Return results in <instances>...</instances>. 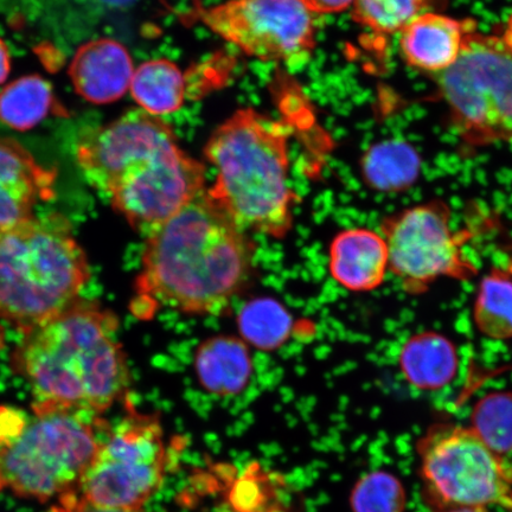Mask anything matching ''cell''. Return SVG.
<instances>
[{"label": "cell", "mask_w": 512, "mask_h": 512, "mask_svg": "<svg viewBox=\"0 0 512 512\" xmlns=\"http://www.w3.org/2000/svg\"><path fill=\"white\" fill-rule=\"evenodd\" d=\"M389 268L387 242L366 228L343 230L329 249L331 277L349 291L368 292L380 287Z\"/></svg>", "instance_id": "obj_15"}, {"label": "cell", "mask_w": 512, "mask_h": 512, "mask_svg": "<svg viewBox=\"0 0 512 512\" xmlns=\"http://www.w3.org/2000/svg\"><path fill=\"white\" fill-rule=\"evenodd\" d=\"M350 503L354 512H405L407 492L398 477L376 471L355 485Z\"/></svg>", "instance_id": "obj_25"}, {"label": "cell", "mask_w": 512, "mask_h": 512, "mask_svg": "<svg viewBox=\"0 0 512 512\" xmlns=\"http://www.w3.org/2000/svg\"><path fill=\"white\" fill-rule=\"evenodd\" d=\"M420 475L441 512L498 507L512 512V464L471 427L435 425L419 440Z\"/></svg>", "instance_id": "obj_8"}, {"label": "cell", "mask_w": 512, "mask_h": 512, "mask_svg": "<svg viewBox=\"0 0 512 512\" xmlns=\"http://www.w3.org/2000/svg\"><path fill=\"white\" fill-rule=\"evenodd\" d=\"M240 330L246 341L261 349L277 348L290 328V317L280 304L262 299L248 304L242 310Z\"/></svg>", "instance_id": "obj_24"}, {"label": "cell", "mask_w": 512, "mask_h": 512, "mask_svg": "<svg viewBox=\"0 0 512 512\" xmlns=\"http://www.w3.org/2000/svg\"><path fill=\"white\" fill-rule=\"evenodd\" d=\"M50 512H144L142 510H123L99 507L80 496L79 492H72L59 498V505Z\"/></svg>", "instance_id": "obj_26"}, {"label": "cell", "mask_w": 512, "mask_h": 512, "mask_svg": "<svg viewBox=\"0 0 512 512\" xmlns=\"http://www.w3.org/2000/svg\"><path fill=\"white\" fill-rule=\"evenodd\" d=\"M434 0H354L352 18L371 34L386 38L401 34L409 23L425 10L431 9Z\"/></svg>", "instance_id": "obj_22"}, {"label": "cell", "mask_w": 512, "mask_h": 512, "mask_svg": "<svg viewBox=\"0 0 512 512\" xmlns=\"http://www.w3.org/2000/svg\"><path fill=\"white\" fill-rule=\"evenodd\" d=\"M439 87L465 146L512 144V14L490 32H470Z\"/></svg>", "instance_id": "obj_7"}, {"label": "cell", "mask_w": 512, "mask_h": 512, "mask_svg": "<svg viewBox=\"0 0 512 512\" xmlns=\"http://www.w3.org/2000/svg\"><path fill=\"white\" fill-rule=\"evenodd\" d=\"M53 102L46 80L38 75L23 76L0 92V121L14 130L28 131L47 117Z\"/></svg>", "instance_id": "obj_20"}, {"label": "cell", "mask_w": 512, "mask_h": 512, "mask_svg": "<svg viewBox=\"0 0 512 512\" xmlns=\"http://www.w3.org/2000/svg\"><path fill=\"white\" fill-rule=\"evenodd\" d=\"M204 153L216 170L211 200L245 232L285 238L298 201L288 184L285 125L245 108L216 128Z\"/></svg>", "instance_id": "obj_4"}, {"label": "cell", "mask_w": 512, "mask_h": 512, "mask_svg": "<svg viewBox=\"0 0 512 512\" xmlns=\"http://www.w3.org/2000/svg\"><path fill=\"white\" fill-rule=\"evenodd\" d=\"M76 160L131 227L149 235L206 191V168L185 153L171 127L143 110L83 134Z\"/></svg>", "instance_id": "obj_2"}, {"label": "cell", "mask_w": 512, "mask_h": 512, "mask_svg": "<svg viewBox=\"0 0 512 512\" xmlns=\"http://www.w3.org/2000/svg\"><path fill=\"white\" fill-rule=\"evenodd\" d=\"M443 512H488V509H485V508H458V509L446 510Z\"/></svg>", "instance_id": "obj_29"}, {"label": "cell", "mask_w": 512, "mask_h": 512, "mask_svg": "<svg viewBox=\"0 0 512 512\" xmlns=\"http://www.w3.org/2000/svg\"><path fill=\"white\" fill-rule=\"evenodd\" d=\"M55 178L16 140L0 138V232L34 217L53 195Z\"/></svg>", "instance_id": "obj_12"}, {"label": "cell", "mask_w": 512, "mask_h": 512, "mask_svg": "<svg viewBox=\"0 0 512 512\" xmlns=\"http://www.w3.org/2000/svg\"><path fill=\"white\" fill-rule=\"evenodd\" d=\"M107 427L78 409L0 407V492L47 502L78 491Z\"/></svg>", "instance_id": "obj_5"}, {"label": "cell", "mask_w": 512, "mask_h": 512, "mask_svg": "<svg viewBox=\"0 0 512 512\" xmlns=\"http://www.w3.org/2000/svg\"><path fill=\"white\" fill-rule=\"evenodd\" d=\"M399 363L411 386L434 392L448 386L457 376L459 357L450 339L426 331L408 339L401 349Z\"/></svg>", "instance_id": "obj_17"}, {"label": "cell", "mask_w": 512, "mask_h": 512, "mask_svg": "<svg viewBox=\"0 0 512 512\" xmlns=\"http://www.w3.org/2000/svg\"><path fill=\"white\" fill-rule=\"evenodd\" d=\"M195 370L201 386L209 393L240 394L251 380L253 364L245 342L232 336H216L200 344Z\"/></svg>", "instance_id": "obj_16"}, {"label": "cell", "mask_w": 512, "mask_h": 512, "mask_svg": "<svg viewBox=\"0 0 512 512\" xmlns=\"http://www.w3.org/2000/svg\"><path fill=\"white\" fill-rule=\"evenodd\" d=\"M312 14H338L351 8L354 0H302Z\"/></svg>", "instance_id": "obj_27"}, {"label": "cell", "mask_w": 512, "mask_h": 512, "mask_svg": "<svg viewBox=\"0 0 512 512\" xmlns=\"http://www.w3.org/2000/svg\"><path fill=\"white\" fill-rule=\"evenodd\" d=\"M134 70L123 44L99 38L76 51L68 73L81 98L94 105H108L130 91Z\"/></svg>", "instance_id": "obj_13"}, {"label": "cell", "mask_w": 512, "mask_h": 512, "mask_svg": "<svg viewBox=\"0 0 512 512\" xmlns=\"http://www.w3.org/2000/svg\"><path fill=\"white\" fill-rule=\"evenodd\" d=\"M192 19L234 44L243 53L266 62L302 66L316 47L313 14L302 0H227L198 5Z\"/></svg>", "instance_id": "obj_11"}, {"label": "cell", "mask_w": 512, "mask_h": 512, "mask_svg": "<svg viewBox=\"0 0 512 512\" xmlns=\"http://www.w3.org/2000/svg\"><path fill=\"white\" fill-rule=\"evenodd\" d=\"M476 28L473 19L424 12L400 34L403 60L422 72L443 74L458 61L467 36Z\"/></svg>", "instance_id": "obj_14"}, {"label": "cell", "mask_w": 512, "mask_h": 512, "mask_svg": "<svg viewBox=\"0 0 512 512\" xmlns=\"http://www.w3.org/2000/svg\"><path fill=\"white\" fill-rule=\"evenodd\" d=\"M118 331L113 312L76 300L24 332L12 354V368L29 384L36 405L101 415L127 399L130 388V368Z\"/></svg>", "instance_id": "obj_3"}, {"label": "cell", "mask_w": 512, "mask_h": 512, "mask_svg": "<svg viewBox=\"0 0 512 512\" xmlns=\"http://www.w3.org/2000/svg\"><path fill=\"white\" fill-rule=\"evenodd\" d=\"M362 177L369 187L387 194L411 189L421 172V158L403 140L390 139L370 146L361 162Z\"/></svg>", "instance_id": "obj_18"}, {"label": "cell", "mask_w": 512, "mask_h": 512, "mask_svg": "<svg viewBox=\"0 0 512 512\" xmlns=\"http://www.w3.org/2000/svg\"><path fill=\"white\" fill-rule=\"evenodd\" d=\"M130 91L140 110L156 117L171 114L183 105L184 75L169 60L147 61L134 70Z\"/></svg>", "instance_id": "obj_19"}, {"label": "cell", "mask_w": 512, "mask_h": 512, "mask_svg": "<svg viewBox=\"0 0 512 512\" xmlns=\"http://www.w3.org/2000/svg\"><path fill=\"white\" fill-rule=\"evenodd\" d=\"M168 459L159 419L127 402L123 418L108 424L78 492L99 507L142 510L162 486Z\"/></svg>", "instance_id": "obj_9"}, {"label": "cell", "mask_w": 512, "mask_h": 512, "mask_svg": "<svg viewBox=\"0 0 512 512\" xmlns=\"http://www.w3.org/2000/svg\"><path fill=\"white\" fill-rule=\"evenodd\" d=\"M477 329L492 339L512 338V275L494 270L482 280L473 307Z\"/></svg>", "instance_id": "obj_21"}, {"label": "cell", "mask_w": 512, "mask_h": 512, "mask_svg": "<svg viewBox=\"0 0 512 512\" xmlns=\"http://www.w3.org/2000/svg\"><path fill=\"white\" fill-rule=\"evenodd\" d=\"M146 236L134 299L142 317L162 307L220 315L252 279L254 243L207 189Z\"/></svg>", "instance_id": "obj_1"}, {"label": "cell", "mask_w": 512, "mask_h": 512, "mask_svg": "<svg viewBox=\"0 0 512 512\" xmlns=\"http://www.w3.org/2000/svg\"><path fill=\"white\" fill-rule=\"evenodd\" d=\"M381 230L387 242L389 270L409 294L425 293L441 278L467 281L477 274L463 251L470 235L453 232L451 210L444 201L399 211L383 220Z\"/></svg>", "instance_id": "obj_10"}, {"label": "cell", "mask_w": 512, "mask_h": 512, "mask_svg": "<svg viewBox=\"0 0 512 512\" xmlns=\"http://www.w3.org/2000/svg\"><path fill=\"white\" fill-rule=\"evenodd\" d=\"M471 428L492 451L512 452V393H492L480 400L471 415Z\"/></svg>", "instance_id": "obj_23"}, {"label": "cell", "mask_w": 512, "mask_h": 512, "mask_svg": "<svg viewBox=\"0 0 512 512\" xmlns=\"http://www.w3.org/2000/svg\"><path fill=\"white\" fill-rule=\"evenodd\" d=\"M89 277L87 256L61 215L0 232V318L24 332L79 300Z\"/></svg>", "instance_id": "obj_6"}, {"label": "cell", "mask_w": 512, "mask_h": 512, "mask_svg": "<svg viewBox=\"0 0 512 512\" xmlns=\"http://www.w3.org/2000/svg\"><path fill=\"white\" fill-rule=\"evenodd\" d=\"M11 72V55L9 51V47L6 46V43L0 38V85L8 79V76Z\"/></svg>", "instance_id": "obj_28"}]
</instances>
